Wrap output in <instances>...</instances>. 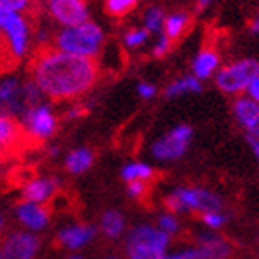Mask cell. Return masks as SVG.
<instances>
[{
	"label": "cell",
	"instance_id": "cell-1",
	"mask_svg": "<svg viewBox=\"0 0 259 259\" xmlns=\"http://www.w3.org/2000/svg\"><path fill=\"white\" fill-rule=\"evenodd\" d=\"M29 73L42 95L51 100H69L85 95L100 76L95 56H78L42 46L29 60Z\"/></svg>",
	"mask_w": 259,
	"mask_h": 259
},
{
	"label": "cell",
	"instance_id": "cell-2",
	"mask_svg": "<svg viewBox=\"0 0 259 259\" xmlns=\"http://www.w3.org/2000/svg\"><path fill=\"white\" fill-rule=\"evenodd\" d=\"M104 42V33L93 22L64 29L55 36V48L78 56H96Z\"/></svg>",
	"mask_w": 259,
	"mask_h": 259
},
{
	"label": "cell",
	"instance_id": "cell-3",
	"mask_svg": "<svg viewBox=\"0 0 259 259\" xmlns=\"http://www.w3.org/2000/svg\"><path fill=\"white\" fill-rule=\"evenodd\" d=\"M168 234L152 227H136L127 239L129 259H165Z\"/></svg>",
	"mask_w": 259,
	"mask_h": 259
},
{
	"label": "cell",
	"instance_id": "cell-4",
	"mask_svg": "<svg viewBox=\"0 0 259 259\" xmlns=\"http://www.w3.org/2000/svg\"><path fill=\"white\" fill-rule=\"evenodd\" d=\"M165 207L170 212L183 210H220L223 207L221 199L207 189H178L165 198Z\"/></svg>",
	"mask_w": 259,
	"mask_h": 259
},
{
	"label": "cell",
	"instance_id": "cell-5",
	"mask_svg": "<svg viewBox=\"0 0 259 259\" xmlns=\"http://www.w3.org/2000/svg\"><path fill=\"white\" fill-rule=\"evenodd\" d=\"M259 76V62L257 60H239L236 64L227 65L216 76V85L223 93L238 95L248 89L250 82Z\"/></svg>",
	"mask_w": 259,
	"mask_h": 259
},
{
	"label": "cell",
	"instance_id": "cell-6",
	"mask_svg": "<svg viewBox=\"0 0 259 259\" xmlns=\"http://www.w3.org/2000/svg\"><path fill=\"white\" fill-rule=\"evenodd\" d=\"M38 143V140L29 136V133L20 121L15 120L11 114L0 112V154H15Z\"/></svg>",
	"mask_w": 259,
	"mask_h": 259
},
{
	"label": "cell",
	"instance_id": "cell-7",
	"mask_svg": "<svg viewBox=\"0 0 259 259\" xmlns=\"http://www.w3.org/2000/svg\"><path fill=\"white\" fill-rule=\"evenodd\" d=\"M0 31L8 36L13 53L20 58L26 53L27 40H29V29H27L26 20L13 9L0 6Z\"/></svg>",
	"mask_w": 259,
	"mask_h": 259
},
{
	"label": "cell",
	"instance_id": "cell-8",
	"mask_svg": "<svg viewBox=\"0 0 259 259\" xmlns=\"http://www.w3.org/2000/svg\"><path fill=\"white\" fill-rule=\"evenodd\" d=\"M190 138H192V129L189 125H180L152 145V154H154V158L163 161L178 160L187 151Z\"/></svg>",
	"mask_w": 259,
	"mask_h": 259
},
{
	"label": "cell",
	"instance_id": "cell-9",
	"mask_svg": "<svg viewBox=\"0 0 259 259\" xmlns=\"http://www.w3.org/2000/svg\"><path fill=\"white\" fill-rule=\"evenodd\" d=\"M40 241L31 232H11L2 239L0 252L4 259H36Z\"/></svg>",
	"mask_w": 259,
	"mask_h": 259
},
{
	"label": "cell",
	"instance_id": "cell-10",
	"mask_svg": "<svg viewBox=\"0 0 259 259\" xmlns=\"http://www.w3.org/2000/svg\"><path fill=\"white\" fill-rule=\"evenodd\" d=\"M24 127L29 133V136H33L35 140L42 142V140L49 138L56 129V118L49 107L44 105H36L31 107L29 111L24 112Z\"/></svg>",
	"mask_w": 259,
	"mask_h": 259
},
{
	"label": "cell",
	"instance_id": "cell-11",
	"mask_svg": "<svg viewBox=\"0 0 259 259\" xmlns=\"http://www.w3.org/2000/svg\"><path fill=\"white\" fill-rule=\"evenodd\" d=\"M49 13L64 26H80L87 22V6L83 0H48Z\"/></svg>",
	"mask_w": 259,
	"mask_h": 259
},
{
	"label": "cell",
	"instance_id": "cell-12",
	"mask_svg": "<svg viewBox=\"0 0 259 259\" xmlns=\"http://www.w3.org/2000/svg\"><path fill=\"white\" fill-rule=\"evenodd\" d=\"M29 111L26 100V89L17 80H4L0 82V112L15 114V112Z\"/></svg>",
	"mask_w": 259,
	"mask_h": 259
},
{
	"label": "cell",
	"instance_id": "cell-13",
	"mask_svg": "<svg viewBox=\"0 0 259 259\" xmlns=\"http://www.w3.org/2000/svg\"><path fill=\"white\" fill-rule=\"evenodd\" d=\"M17 218L29 230H42L49 223L51 210L42 203H31V201H20L17 207Z\"/></svg>",
	"mask_w": 259,
	"mask_h": 259
},
{
	"label": "cell",
	"instance_id": "cell-14",
	"mask_svg": "<svg viewBox=\"0 0 259 259\" xmlns=\"http://www.w3.org/2000/svg\"><path fill=\"white\" fill-rule=\"evenodd\" d=\"M234 114L250 136H259V102L252 98H238L234 104Z\"/></svg>",
	"mask_w": 259,
	"mask_h": 259
},
{
	"label": "cell",
	"instance_id": "cell-15",
	"mask_svg": "<svg viewBox=\"0 0 259 259\" xmlns=\"http://www.w3.org/2000/svg\"><path fill=\"white\" fill-rule=\"evenodd\" d=\"M95 229L93 227H85V225H76V227H69L60 232L56 243L67 248H80L85 245L87 241H91L95 238Z\"/></svg>",
	"mask_w": 259,
	"mask_h": 259
},
{
	"label": "cell",
	"instance_id": "cell-16",
	"mask_svg": "<svg viewBox=\"0 0 259 259\" xmlns=\"http://www.w3.org/2000/svg\"><path fill=\"white\" fill-rule=\"evenodd\" d=\"M56 190V183L53 180H33L24 187L22 192V201H31V203H44L48 201Z\"/></svg>",
	"mask_w": 259,
	"mask_h": 259
},
{
	"label": "cell",
	"instance_id": "cell-17",
	"mask_svg": "<svg viewBox=\"0 0 259 259\" xmlns=\"http://www.w3.org/2000/svg\"><path fill=\"white\" fill-rule=\"evenodd\" d=\"M198 250L205 259H230V245L216 236H203Z\"/></svg>",
	"mask_w": 259,
	"mask_h": 259
},
{
	"label": "cell",
	"instance_id": "cell-18",
	"mask_svg": "<svg viewBox=\"0 0 259 259\" xmlns=\"http://www.w3.org/2000/svg\"><path fill=\"white\" fill-rule=\"evenodd\" d=\"M220 64V55H218L214 49L203 48L198 53V56L194 58V64H192V71H194L196 78H207L214 73V69Z\"/></svg>",
	"mask_w": 259,
	"mask_h": 259
},
{
	"label": "cell",
	"instance_id": "cell-19",
	"mask_svg": "<svg viewBox=\"0 0 259 259\" xmlns=\"http://www.w3.org/2000/svg\"><path fill=\"white\" fill-rule=\"evenodd\" d=\"M190 26V15L187 13H176L165 20V36L172 44H176L180 40V36L187 31V27Z\"/></svg>",
	"mask_w": 259,
	"mask_h": 259
},
{
	"label": "cell",
	"instance_id": "cell-20",
	"mask_svg": "<svg viewBox=\"0 0 259 259\" xmlns=\"http://www.w3.org/2000/svg\"><path fill=\"white\" fill-rule=\"evenodd\" d=\"M93 165V152L89 149H76L73 151L67 160H65V168L71 174H82Z\"/></svg>",
	"mask_w": 259,
	"mask_h": 259
},
{
	"label": "cell",
	"instance_id": "cell-21",
	"mask_svg": "<svg viewBox=\"0 0 259 259\" xmlns=\"http://www.w3.org/2000/svg\"><path fill=\"white\" fill-rule=\"evenodd\" d=\"M18 60H20V58L13 53V49L9 46L8 36L0 31V74L13 71L18 65Z\"/></svg>",
	"mask_w": 259,
	"mask_h": 259
},
{
	"label": "cell",
	"instance_id": "cell-22",
	"mask_svg": "<svg viewBox=\"0 0 259 259\" xmlns=\"http://www.w3.org/2000/svg\"><path fill=\"white\" fill-rule=\"evenodd\" d=\"M123 216L116 210H107L102 216V230L107 238H118L123 232Z\"/></svg>",
	"mask_w": 259,
	"mask_h": 259
},
{
	"label": "cell",
	"instance_id": "cell-23",
	"mask_svg": "<svg viewBox=\"0 0 259 259\" xmlns=\"http://www.w3.org/2000/svg\"><path fill=\"white\" fill-rule=\"evenodd\" d=\"M154 176H156V172L145 163H131L121 170V178H123L125 182H136V180L149 182V180H152Z\"/></svg>",
	"mask_w": 259,
	"mask_h": 259
},
{
	"label": "cell",
	"instance_id": "cell-24",
	"mask_svg": "<svg viewBox=\"0 0 259 259\" xmlns=\"http://www.w3.org/2000/svg\"><path fill=\"white\" fill-rule=\"evenodd\" d=\"M190 91H201V83H199V78L196 76H187L178 80V82L170 83L165 91V96H178L183 95V93H190Z\"/></svg>",
	"mask_w": 259,
	"mask_h": 259
},
{
	"label": "cell",
	"instance_id": "cell-25",
	"mask_svg": "<svg viewBox=\"0 0 259 259\" xmlns=\"http://www.w3.org/2000/svg\"><path fill=\"white\" fill-rule=\"evenodd\" d=\"M138 6V0H105V11L111 17L121 18Z\"/></svg>",
	"mask_w": 259,
	"mask_h": 259
},
{
	"label": "cell",
	"instance_id": "cell-26",
	"mask_svg": "<svg viewBox=\"0 0 259 259\" xmlns=\"http://www.w3.org/2000/svg\"><path fill=\"white\" fill-rule=\"evenodd\" d=\"M161 22H163V13H161V9H158V8L149 9L147 15H145V26H147V29L158 31L161 27Z\"/></svg>",
	"mask_w": 259,
	"mask_h": 259
},
{
	"label": "cell",
	"instance_id": "cell-27",
	"mask_svg": "<svg viewBox=\"0 0 259 259\" xmlns=\"http://www.w3.org/2000/svg\"><path fill=\"white\" fill-rule=\"evenodd\" d=\"M149 38V29H133L125 35V44L129 48H136Z\"/></svg>",
	"mask_w": 259,
	"mask_h": 259
},
{
	"label": "cell",
	"instance_id": "cell-28",
	"mask_svg": "<svg viewBox=\"0 0 259 259\" xmlns=\"http://www.w3.org/2000/svg\"><path fill=\"white\" fill-rule=\"evenodd\" d=\"M149 192V182H143V180H136V182H129V194L133 198L143 199Z\"/></svg>",
	"mask_w": 259,
	"mask_h": 259
},
{
	"label": "cell",
	"instance_id": "cell-29",
	"mask_svg": "<svg viewBox=\"0 0 259 259\" xmlns=\"http://www.w3.org/2000/svg\"><path fill=\"white\" fill-rule=\"evenodd\" d=\"M203 221L210 229H218V227H221V225L227 221V218H225L220 210H208V212H203Z\"/></svg>",
	"mask_w": 259,
	"mask_h": 259
},
{
	"label": "cell",
	"instance_id": "cell-30",
	"mask_svg": "<svg viewBox=\"0 0 259 259\" xmlns=\"http://www.w3.org/2000/svg\"><path fill=\"white\" fill-rule=\"evenodd\" d=\"M178 229H180V225H178L176 218L167 214V216H161L160 220V230H163L165 234H176Z\"/></svg>",
	"mask_w": 259,
	"mask_h": 259
},
{
	"label": "cell",
	"instance_id": "cell-31",
	"mask_svg": "<svg viewBox=\"0 0 259 259\" xmlns=\"http://www.w3.org/2000/svg\"><path fill=\"white\" fill-rule=\"evenodd\" d=\"M165 259H205V257L198 248H190V250L178 252L174 255H165Z\"/></svg>",
	"mask_w": 259,
	"mask_h": 259
},
{
	"label": "cell",
	"instance_id": "cell-32",
	"mask_svg": "<svg viewBox=\"0 0 259 259\" xmlns=\"http://www.w3.org/2000/svg\"><path fill=\"white\" fill-rule=\"evenodd\" d=\"M0 6L13 9V11H22L29 8V0H0Z\"/></svg>",
	"mask_w": 259,
	"mask_h": 259
},
{
	"label": "cell",
	"instance_id": "cell-33",
	"mask_svg": "<svg viewBox=\"0 0 259 259\" xmlns=\"http://www.w3.org/2000/svg\"><path fill=\"white\" fill-rule=\"evenodd\" d=\"M174 44L170 42V40L165 36V38H161L160 42H158V46L154 48V56L156 58H161V56H165L168 51H170V48H172Z\"/></svg>",
	"mask_w": 259,
	"mask_h": 259
},
{
	"label": "cell",
	"instance_id": "cell-34",
	"mask_svg": "<svg viewBox=\"0 0 259 259\" xmlns=\"http://www.w3.org/2000/svg\"><path fill=\"white\" fill-rule=\"evenodd\" d=\"M138 91H140V95H142L143 98H151V96H154L156 87L151 85V83H140Z\"/></svg>",
	"mask_w": 259,
	"mask_h": 259
},
{
	"label": "cell",
	"instance_id": "cell-35",
	"mask_svg": "<svg viewBox=\"0 0 259 259\" xmlns=\"http://www.w3.org/2000/svg\"><path fill=\"white\" fill-rule=\"evenodd\" d=\"M248 93H250V98L255 100V102H259V76L254 78L250 82V85H248Z\"/></svg>",
	"mask_w": 259,
	"mask_h": 259
},
{
	"label": "cell",
	"instance_id": "cell-36",
	"mask_svg": "<svg viewBox=\"0 0 259 259\" xmlns=\"http://www.w3.org/2000/svg\"><path fill=\"white\" fill-rule=\"evenodd\" d=\"M248 142H250L252 149H254L255 156H257V160H259V136H248Z\"/></svg>",
	"mask_w": 259,
	"mask_h": 259
},
{
	"label": "cell",
	"instance_id": "cell-37",
	"mask_svg": "<svg viewBox=\"0 0 259 259\" xmlns=\"http://www.w3.org/2000/svg\"><path fill=\"white\" fill-rule=\"evenodd\" d=\"M4 225H6L4 216H2V214H0V232H2V229H4Z\"/></svg>",
	"mask_w": 259,
	"mask_h": 259
},
{
	"label": "cell",
	"instance_id": "cell-38",
	"mask_svg": "<svg viewBox=\"0 0 259 259\" xmlns=\"http://www.w3.org/2000/svg\"><path fill=\"white\" fill-rule=\"evenodd\" d=\"M198 2H199V6H207L210 0H198Z\"/></svg>",
	"mask_w": 259,
	"mask_h": 259
},
{
	"label": "cell",
	"instance_id": "cell-39",
	"mask_svg": "<svg viewBox=\"0 0 259 259\" xmlns=\"http://www.w3.org/2000/svg\"><path fill=\"white\" fill-rule=\"evenodd\" d=\"M254 31H259V18H257V22L254 24Z\"/></svg>",
	"mask_w": 259,
	"mask_h": 259
},
{
	"label": "cell",
	"instance_id": "cell-40",
	"mask_svg": "<svg viewBox=\"0 0 259 259\" xmlns=\"http://www.w3.org/2000/svg\"><path fill=\"white\" fill-rule=\"evenodd\" d=\"M0 259H4V255H2V252H0Z\"/></svg>",
	"mask_w": 259,
	"mask_h": 259
},
{
	"label": "cell",
	"instance_id": "cell-41",
	"mask_svg": "<svg viewBox=\"0 0 259 259\" xmlns=\"http://www.w3.org/2000/svg\"><path fill=\"white\" fill-rule=\"evenodd\" d=\"M69 259H82V257H69Z\"/></svg>",
	"mask_w": 259,
	"mask_h": 259
},
{
	"label": "cell",
	"instance_id": "cell-42",
	"mask_svg": "<svg viewBox=\"0 0 259 259\" xmlns=\"http://www.w3.org/2000/svg\"><path fill=\"white\" fill-rule=\"evenodd\" d=\"M2 158H4V156H2V154H0V160H2Z\"/></svg>",
	"mask_w": 259,
	"mask_h": 259
}]
</instances>
